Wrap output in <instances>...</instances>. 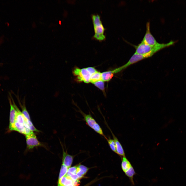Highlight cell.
<instances>
[{"label": "cell", "instance_id": "6da1fadb", "mask_svg": "<svg viewBox=\"0 0 186 186\" xmlns=\"http://www.w3.org/2000/svg\"><path fill=\"white\" fill-rule=\"evenodd\" d=\"M13 105L17 111L14 131H17L25 135L32 132H39L32 122L28 121L22 112L18 108L13 100Z\"/></svg>", "mask_w": 186, "mask_h": 186}, {"label": "cell", "instance_id": "7a4b0ae2", "mask_svg": "<svg viewBox=\"0 0 186 186\" xmlns=\"http://www.w3.org/2000/svg\"><path fill=\"white\" fill-rule=\"evenodd\" d=\"M177 41H171L166 43H160L151 46L145 43L142 42L137 46H134L136 49L135 53L138 54H144L150 52L154 54L160 50L169 47L176 43Z\"/></svg>", "mask_w": 186, "mask_h": 186}, {"label": "cell", "instance_id": "3957f363", "mask_svg": "<svg viewBox=\"0 0 186 186\" xmlns=\"http://www.w3.org/2000/svg\"><path fill=\"white\" fill-rule=\"evenodd\" d=\"M92 18L94 32L93 37L100 41L105 40L106 37L104 33L105 29L102 23L100 17L98 14L92 15Z\"/></svg>", "mask_w": 186, "mask_h": 186}, {"label": "cell", "instance_id": "277c9868", "mask_svg": "<svg viewBox=\"0 0 186 186\" xmlns=\"http://www.w3.org/2000/svg\"><path fill=\"white\" fill-rule=\"evenodd\" d=\"M78 111L83 117V120L88 126L95 131L103 137L106 139L107 137L104 134L100 125L90 114H86L80 109Z\"/></svg>", "mask_w": 186, "mask_h": 186}, {"label": "cell", "instance_id": "5b68a950", "mask_svg": "<svg viewBox=\"0 0 186 186\" xmlns=\"http://www.w3.org/2000/svg\"><path fill=\"white\" fill-rule=\"evenodd\" d=\"M72 73L76 77V81L78 82H83L87 83L90 82L91 75L86 68L80 69L76 67L73 70Z\"/></svg>", "mask_w": 186, "mask_h": 186}, {"label": "cell", "instance_id": "8992f818", "mask_svg": "<svg viewBox=\"0 0 186 186\" xmlns=\"http://www.w3.org/2000/svg\"><path fill=\"white\" fill-rule=\"evenodd\" d=\"M27 148L28 150L35 147L44 146L43 144L37 138L34 132H32L25 135Z\"/></svg>", "mask_w": 186, "mask_h": 186}, {"label": "cell", "instance_id": "52a82bcc", "mask_svg": "<svg viewBox=\"0 0 186 186\" xmlns=\"http://www.w3.org/2000/svg\"><path fill=\"white\" fill-rule=\"evenodd\" d=\"M153 55V54L151 53H149L144 54H138L135 53L128 61L121 66L123 70L132 64L145 58L150 57Z\"/></svg>", "mask_w": 186, "mask_h": 186}, {"label": "cell", "instance_id": "ba28073f", "mask_svg": "<svg viewBox=\"0 0 186 186\" xmlns=\"http://www.w3.org/2000/svg\"><path fill=\"white\" fill-rule=\"evenodd\" d=\"M150 27V23L149 22L146 24V32L142 41L149 45L153 46L159 43L151 33Z\"/></svg>", "mask_w": 186, "mask_h": 186}, {"label": "cell", "instance_id": "9c48e42d", "mask_svg": "<svg viewBox=\"0 0 186 186\" xmlns=\"http://www.w3.org/2000/svg\"><path fill=\"white\" fill-rule=\"evenodd\" d=\"M10 109L9 117V128L10 131L14 130V124L17 113V111L13 106L11 100H9Z\"/></svg>", "mask_w": 186, "mask_h": 186}, {"label": "cell", "instance_id": "30bf717a", "mask_svg": "<svg viewBox=\"0 0 186 186\" xmlns=\"http://www.w3.org/2000/svg\"><path fill=\"white\" fill-rule=\"evenodd\" d=\"M62 164H64L68 168L71 166L73 160L74 156L68 154L66 150H65L63 146Z\"/></svg>", "mask_w": 186, "mask_h": 186}, {"label": "cell", "instance_id": "8fae6325", "mask_svg": "<svg viewBox=\"0 0 186 186\" xmlns=\"http://www.w3.org/2000/svg\"><path fill=\"white\" fill-rule=\"evenodd\" d=\"M110 132L112 135L113 140L115 143L116 150V153L122 157V158L124 156H125L124 151L121 143L112 131H111Z\"/></svg>", "mask_w": 186, "mask_h": 186}, {"label": "cell", "instance_id": "7c38bea8", "mask_svg": "<svg viewBox=\"0 0 186 186\" xmlns=\"http://www.w3.org/2000/svg\"><path fill=\"white\" fill-rule=\"evenodd\" d=\"M121 167L122 171L125 173L129 170L133 166L130 162L125 156L122 158Z\"/></svg>", "mask_w": 186, "mask_h": 186}, {"label": "cell", "instance_id": "4fadbf2b", "mask_svg": "<svg viewBox=\"0 0 186 186\" xmlns=\"http://www.w3.org/2000/svg\"><path fill=\"white\" fill-rule=\"evenodd\" d=\"M73 181L66 175L62 177L58 181V186H64L73 184Z\"/></svg>", "mask_w": 186, "mask_h": 186}, {"label": "cell", "instance_id": "5bb4252c", "mask_svg": "<svg viewBox=\"0 0 186 186\" xmlns=\"http://www.w3.org/2000/svg\"><path fill=\"white\" fill-rule=\"evenodd\" d=\"M90 168L81 164L78 165L76 174L79 179L84 177V176Z\"/></svg>", "mask_w": 186, "mask_h": 186}, {"label": "cell", "instance_id": "9a60e30c", "mask_svg": "<svg viewBox=\"0 0 186 186\" xmlns=\"http://www.w3.org/2000/svg\"><path fill=\"white\" fill-rule=\"evenodd\" d=\"M101 80H102V73L97 71L91 75L90 79V82L93 83Z\"/></svg>", "mask_w": 186, "mask_h": 186}, {"label": "cell", "instance_id": "2e32d148", "mask_svg": "<svg viewBox=\"0 0 186 186\" xmlns=\"http://www.w3.org/2000/svg\"><path fill=\"white\" fill-rule=\"evenodd\" d=\"M68 169V168L65 165L62 164L58 177V181L66 174Z\"/></svg>", "mask_w": 186, "mask_h": 186}, {"label": "cell", "instance_id": "e0dca14e", "mask_svg": "<svg viewBox=\"0 0 186 186\" xmlns=\"http://www.w3.org/2000/svg\"><path fill=\"white\" fill-rule=\"evenodd\" d=\"M107 140L109 146L111 149L116 153V146L115 142L113 139H111L110 137L107 138L106 139Z\"/></svg>", "mask_w": 186, "mask_h": 186}, {"label": "cell", "instance_id": "ac0fdd59", "mask_svg": "<svg viewBox=\"0 0 186 186\" xmlns=\"http://www.w3.org/2000/svg\"><path fill=\"white\" fill-rule=\"evenodd\" d=\"M104 81L101 80L94 83L92 84L100 89L103 92H105Z\"/></svg>", "mask_w": 186, "mask_h": 186}, {"label": "cell", "instance_id": "d6986e66", "mask_svg": "<svg viewBox=\"0 0 186 186\" xmlns=\"http://www.w3.org/2000/svg\"><path fill=\"white\" fill-rule=\"evenodd\" d=\"M78 168V166H75L69 168L66 175L68 176H69L72 174H76Z\"/></svg>", "mask_w": 186, "mask_h": 186}, {"label": "cell", "instance_id": "ffe728a7", "mask_svg": "<svg viewBox=\"0 0 186 186\" xmlns=\"http://www.w3.org/2000/svg\"><path fill=\"white\" fill-rule=\"evenodd\" d=\"M87 69L88 71L91 75L95 73L98 71L93 67H89L86 68Z\"/></svg>", "mask_w": 186, "mask_h": 186}, {"label": "cell", "instance_id": "44dd1931", "mask_svg": "<svg viewBox=\"0 0 186 186\" xmlns=\"http://www.w3.org/2000/svg\"><path fill=\"white\" fill-rule=\"evenodd\" d=\"M69 177L72 179V180H73V181L78 180H79V178L78 176V175H77L76 174H72L69 176Z\"/></svg>", "mask_w": 186, "mask_h": 186}, {"label": "cell", "instance_id": "7402d4cb", "mask_svg": "<svg viewBox=\"0 0 186 186\" xmlns=\"http://www.w3.org/2000/svg\"><path fill=\"white\" fill-rule=\"evenodd\" d=\"M99 179H97L96 178L92 181H91L90 182L84 186H89L93 183H94L95 182L97 181Z\"/></svg>", "mask_w": 186, "mask_h": 186}, {"label": "cell", "instance_id": "603a6c76", "mask_svg": "<svg viewBox=\"0 0 186 186\" xmlns=\"http://www.w3.org/2000/svg\"><path fill=\"white\" fill-rule=\"evenodd\" d=\"M80 181L79 180L73 181V185L74 186H78L80 184Z\"/></svg>", "mask_w": 186, "mask_h": 186}, {"label": "cell", "instance_id": "cb8c5ba5", "mask_svg": "<svg viewBox=\"0 0 186 186\" xmlns=\"http://www.w3.org/2000/svg\"><path fill=\"white\" fill-rule=\"evenodd\" d=\"M74 186L73 185V184H71V185H66V186Z\"/></svg>", "mask_w": 186, "mask_h": 186}, {"label": "cell", "instance_id": "d4e9b609", "mask_svg": "<svg viewBox=\"0 0 186 186\" xmlns=\"http://www.w3.org/2000/svg\"><path fill=\"white\" fill-rule=\"evenodd\" d=\"M61 21H59V24H61Z\"/></svg>", "mask_w": 186, "mask_h": 186}]
</instances>
